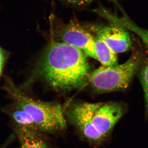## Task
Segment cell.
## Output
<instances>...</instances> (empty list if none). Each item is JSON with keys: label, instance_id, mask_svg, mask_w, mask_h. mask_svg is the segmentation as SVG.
I'll return each mask as SVG.
<instances>
[{"label": "cell", "instance_id": "cell-1", "mask_svg": "<svg viewBox=\"0 0 148 148\" xmlns=\"http://www.w3.org/2000/svg\"><path fill=\"white\" fill-rule=\"evenodd\" d=\"M86 56L82 51L65 43H51L40 61V75L55 89L70 90L79 88L90 75Z\"/></svg>", "mask_w": 148, "mask_h": 148}, {"label": "cell", "instance_id": "cell-2", "mask_svg": "<svg viewBox=\"0 0 148 148\" xmlns=\"http://www.w3.org/2000/svg\"><path fill=\"white\" fill-rule=\"evenodd\" d=\"M144 61L142 53L135 51L123 64L99 67L90 74L88 79L93 89L99 93L123 91L140 71Z\"/></svg>", "mask_w": 148, "mask_h": 148}, {"label": "cell", "instance_id": "cell-3", "mask_svg": "<svg viewBox=\"0 0 148 148\" xmlns=\"http://www.w3.org/2000/svg\"><path fill=\"white\" fill-rule=\"evenodd\" d=\"M10 89L11 93L17 102L16 106L31 116L40 131L54 134L66 129L67 120L60 104L36 101L23 95L16 88Z\"/></svg>", "mask_w": 148, "mask_h": 148}, {"label": "cell", "instance_id": "cell-4", "mask_svg": "<svg viewBox=\"0 0 148 148\" xmlns=\"http://www.w3.org/2000/svg\"><path fill=\"white\" fill-rule=\"evenodd\" d=\"M100 103L82 102L74 104L66 113V119L83 140L94 147H99L105 140L92 124V117Z\"/></svg>", "mask_w": 148, "mask_h": 148}, {"label": "cell", "instance_id": "cell-5", "mask_svg": "<svg viewBox=\"0 0 148 148\" xmlns=\"http://www.w3.org/2000/svg\"><path fill=\"white\" fill-rule=\"evenodd\" d=\"M58 34L63 42L78 49L87 56L96 59L95 38L88 29L73 21L63 25Z\"/></svg>", "mask_w": 148, "mask_h": 148}, {"label": "cell", "instance_id": "cell-6", "mask_svg": "<svg viewBox=\"0 0 148 148\" xmlns=\"http://www.w3.org/2000/svg\"><path fill=\"white\" fill-rule=\"evenodd\" d=\"M126 107L116 102L100 103L92 117V124L105 140L110 135L114 127L126 112Z\"/></svg>", "mask_w": 148, "mask_h": 148}, {"label": "cell", "instance_id": "cell-7", "mask_svg": "<svg viewBox=\"0 0 148 148\" xmlns=\"http://www.w3.org/2000/svg\"><path fill=\"white\" fill-rule=\"evenodd\" d=\"M87 28L116 53H123L131 49L132 42L129 31L122 27L110 24L108 26L91 25Z\"/></svg>", "mask_w": 148, "mask_h": 148}, {"label": "cell", "instance_id": "cell-8", "mask_svg": "<svg viewBox=\"0 0 148 148\" xmlns=\"http://www.w3.org/2000/svg\"><path fill=\"white\" fill-rule=\"evenodd\" d=\"M19 148H52L44 134L38 130L13 125Z\"/></svg>", "mask_w": 148, "mask_h": 148}, {"label": "cell", "instance_id": "cell-9", "mask_svg": "<svg viewBox=\"0 0 148 148\" xmlns=\"http://www.w3.org/2000/svg\"><path fill=\"white\" fill-rule=\"evenodd\" d=\"M118 7L122 12L121 16L112 14L105 10H102L101 13L102 16L108 20L110 24L122 27L138 36L145 46L148 52V30L139 27L125 13L120 5Z\"/></svg>", "mask_w": 148, "mask_h": 148}, {"label": "cell", "instance_id": "cell-10", "mask_svg": "<svg viewBox=\"0 0 148 148\" xmlns=\"http://www.w3.org/2000/svg\"><path fill=\"white\" fill-rule=\"evenodd\" d=\"M95 50L96 59L102 66H112L118 64L117 53L106 44L105 42L95 37Z\"/></svg>", "mask_w": 148, "mask_h": 148}, {"label": "cell", "instance_id": "cell-11", "mask_svg": "<svg viewBox=\"0 0 148 148\" xmlns=\"http://www.w3.org/2000/svg\"><path fill=\"white\" fill-rule=\"evenodd\" d=\"M9 114L13 121V125L38 130L31 116L16 105L15 109L9 112Z\"/></svg>", "mask_w": 148, "mask_h": 148}, {"label": "cell", "instance_id": "cell-12", "mask_svg": "<svg viewBox=\"0 0 148 148\" xmlns=\"http://www.w3.org/2000/svg\"><path fill=\"white\" fill-rule=\"evenodd\" d=\"M139 77L144 91L146 115L148 117V60L140 69Z\"/></svg>", "mask_w": 148, "mask_h": 148}, {"label": "cell", "instance_id": "cell-13", "mask_svg": "<svg viewBox=\"0 0 148 148\" xmlns=\"http://www.w3.org/2000/svg\"><path fill=\"white\" fill-rule=\"evenodd\" d=\"M64 2L76 6H83L90 3L94 0H60Z\"/></svg>", "mask_w": 148, "mask_h": 148}, {"label": "cell", "instance_id": "cell-14", "mask_svg": "<svg viewBox=\"0 0 148 148\" xmlns=\"http://www.w3.org/2000/svg\"><path fill=\"white\" fill-rule=\"evenodd\" d=\"M15 135L14 134H12L10 135L7 140H6L4 143H3L2 145L0 146V148H6L10 145L12 143V141L14 140L15 138Z\"/></svg>", "mask_w": 148, "mask_h": 148}, {"label": "cell", "instance_id": "cell-15", "mask_svg": "<svg viewBox=\"0 0 148 148\" xmlns=\"http://www.w3.org/2000/svg\"><path fill=\"white\" fill-rule=\"evenodd\" d=\"M4 61V56L3 52L1 48H0V64L3 65Z\"/></svg>", "mask_w": 148, "mask_h": 148}, {"label": "cell", "instance_id": "cell-16", "mask_svg": "<svg viewBox=\"0 0 148 148\" xmlns=\"http://www.w3.org/2000/svg\"><path fill=\"white\" fill-rule=\"evenodd\" d=\"M3 67V65L2 64H0V75H1V73Z\"/></svg>", "mask_w": 148, "mask_h": 148}]
</instances>
